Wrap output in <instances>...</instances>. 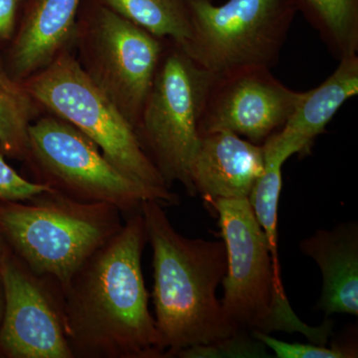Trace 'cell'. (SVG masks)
I'll list each match as a JSON object with an SVG mask.
<instances>
[{
  "label": "cell",
  "instance_id": "1",
  "mask_svg": "<svg viewBox=\"0 0 358 358\" xmlns=\"http://www.w3.org/2000/svg\"><path fill=\"white\" fill-rule=\"evenodd\" d=\"M141 212L96 250L62 292L73 358H166L141 270Z\"/></svg>",
  "mask_w": 358,
  "mask_h": 358
},
{
  "label": "cell",
  "instance_id": "2",
  "mask_svg": "<svg viewBox=\"0 0 358 358\" xmlns=\"http://www.w3.org/2000/svg\"><path fill=\"white\" fill-rule=\"evenodd\" d=\"M162 207L147 200L141 212L154 256L155 324L166 358L234 331L216 296L227 270L225 243L182 236Z\"/></svg>",
  "mask_w": 358,
  "mask_h": 358
},
{
  "label": "cell",
  "instance_id": "3",
  "mask_svg": "<svg viewBox=\"0 0 358 358\" xmlns=\"http://www.w3.org/2000/svg\"><path fill=\"white\" fill-rule=\"evenodd\" d=\"M207 203L217 213L227 251L220 303L233 331L300 333L315 345H326L333 322L326 319L320 326L310 327L294 313L248 199H219Z\"/></svg>",
  "mask_w": 358,
  "mask_h": 358
},
{
  "label": "cell",
  "instance_id": "4",
  "mask_svg": "<svg viewBox=\"0 0 358 358\" xmlns=\"http://www.w3.org/2000/svg\"><path fill=\"white\" fill-rule=\"evenodd\" d=\"M114 205L86 203L49 190L27 201H0V231L11 251L61 292L124 224Z\"/></svg>",
  "mask_w": 358,
  "mask_h": 358
},
{
  "label": "cell",
  "instance_id": "5",
  "mask_svg": "<svg viewBox=\"0 0 358 358\" xmlns=\"http://www.w3.org/2000/svg\"><path fill=\"white\" fill-rule=\"evenodd\" d=\"M23 162L34 182L77 201L114 205L122 214L140 212L147 200L164 206L179 203V197L150 189L120 173L93 141L51 113L44 112L30 126Z\"/></svg>",
  "mask_w": 358,
  "mask_h": 358
},
{
  "label": "cell",
  "instance_id": "6",
  "mask_svg": "<svg viewBox=\"0 0 358 358\" xmlns=\"http://www.w3.org/2000/svg\"><path fill=\"white\" fill-rule=\"evenodd\" d=\"M23 83L45 112L88 136L120 173L150 189L178 197L145 154L131 122L85 74L74 52H65Z\"/></svg>",
  "mask_w": 358,
  "mask_h": 358
},
{
  "label": "cell",
  "instance_id": "7",
  "mask_svg": "<svg viewBox=\"0 0 358 358\" xmlns=\"http://www.w3.org/2000/svg\"><path fill=\"white\" fill-rule=\"evenodd\" d=\"M210 75L173 40L166 39L154 81L134 131L169 188L194 195L190 164L200 136L199 122Z\"/></svg>",
  "mask_w": 358,
  "mask_h": 358
},
{
  "label": "cell",
  "instance_id": "8",
  "mask_svg": "<svg viewBox=\"0 0 358 358\" xmlns=\"http://www.w3.org/2000/svg\"><path fill=\"white\" fill-rule=\"evenodd\" d=\"M294 0H212L192 3V34L180 45L211 76L243 68L272 70L296 14Z\"/></svg>",
  "mask_w": 358,
  "mask_h": 358
},
{
  "label": "cell",
  "instance_id": "9",
  "mask_svg": "<svg viewBox=\"0 0 358 358\" xmlns=\"http://www.w3.org/2000/svg\"><path fill=\"white\" fill-rule=\"evenodd\" d=\"M164 42L96 0H82L73 47L75 57L134 129L154 81Z\"/></svg>",
  "mask_w": 358,
  "mask_h": 358
},
{
  "label": "cell",
  "instance_id": "10",
  "mask_svg": "<svg viewBox=\"0 0 358 358\" xmlns=\"http://www.w3.org/2000/svg\"><path fill=\"white\" fill-rule=\"evenodd\" d=\"M0 278L4 294L0 355L8 358H73L58 285L33 273L10 248L0 267Z\"/></svg>",
  "mask_w": 358,
  "mask_h": 358
},
{
  "label": "cell",
  "instance_id": "11",
  "mask_svg": "<svg viewBox=\"0 0 358 358\" xmlns=\"http://www.w3.org/2000/svg\"><path fill=\"white\" fill-rule=\"evenodd\" d=\"M301 95L267 68L210 75L200 113L199 136L227 131L263 145L286 124Z\"/></svg>",
  "mask_w": 358,
  "mask_h": 358
},
{
  "label": "cell",
  "instance_id": "12",
  "mask_svg": "<svg viewBox=\"0 0 358 358\" xmlns=\"http://www.w3.org/2000/svg\"><path fill=\"white\" fill-rule=\"evenodd\" d=\"M82 0H26L13 39L0 53L11 77L18 81L37 74L73 51Z\"/></svg>",
  "mask_w": 358,
  "mask_h": 358
},
{
  "label": "cell",
  "instance_id": "13",
  "mask_svg": "<svg viewBox=\"0 0 358 358\" xmlns=\"http://www.w3.org/2000/svg\"><path fill=\"white\" fill-rule=\"evenodd\" d=\"M264 169L263 145L227 131L205 134L190 164L193 193L206 202L248 199Z\"/></svg>",
  "mask_w": 358,
  "mask_h": 358
},
{
  "label": "cell",
  "instance_id": "14",
  "mask_svg": "<svg viewBox=\"0 0 358 358\" xmlns=\"http://www.w3.org/2000/svg\"><path fill=\"white\" fill-rule=\"evenodd\" d=\"M301 251L319 265L322 289L317 308L326 317L358 315V226L343 223L303 240Z\"/></svg>",
  "mask_w": 358,
  "mask_h": 358
},
{
  "label": "cell",
  "instance_id": "15",
  "mask_svg": "<svg viewBox=\"0 0 358 358\" xmlns=\"http://www.w3.org/2000/svg\"><path fill=\"white\" fill-rule=\"evenodd\" d=\"M357 94L358 56L355 55L339 60L338 68L326 81L303 92L286 124L266 141L289 157L306 154L341 106Z\"/></svg>",
  "mask_w": 358,
  "mask_h": 358
},
{
  "label": "cell",
  "instance_id": "16",
  "mask_svg": "<svg viewBox=\"0 0 358 358\" xmlns=\"http://www.w3.org/2000/svg\"><path fill=\"white\" fill-rule=\"evenodd\" d=\"M44 112L24 83L9 75L0 59V155L23 162L30 126Z\"/></svg>",
  "mask_w": 358,
  "mask_h": 358
},
{
  "label": "cell",
  "instance_id": "17",
  "mask_svg": "<svg viewBox=\"0 0 358 358\" xmlns=\"http://www.w3.org/2000/svg\"><path fill=\"white\" fill-rule=\"evenodd\" d=\"M150 34L183 45L192 34L194 0H96Z\"/></svg>",
  "mask_w": 358,
  "mask_h": 358
},
{
  "label": "cell",
  "instance_id": "18",
  "mask_svg": "<svg viewBox=\"0 0 358 358\" xmlns=\"http://www.w3.org/2000/svg\"><path fill=\"white\" fill-rule=\"evenodd\" d=\"M334 57L357 55L358 0H294Z\"/></svg>",
  "mask_w": 358,
  "mask_h": 358
},
{
  "label": "cell",
  "instance_id": "19",
  "mask_svg": "<svg viewBox=\"0 0 358 358\" xmlns=\"http://www.w3.org/2000/svg\"><path fill=\"white\" fill-rule=\"evenodd\" d=\"M176 357L181 358H258L270 357L267 348L252 334L237 331L222 339L208 343L189 346L179 350Z\"/></svg>",
  "mask_w": 358,
  "mask_h": 358
},
{
  "label": "cell",
  "instance_id": "20",
  "mask_svg": "<svg viewBox=\"0 0 358 358\" xmlns=\"http://www.w3.org/2000/svg\"><path fill=\"white\" fill-rule=\"evenodd\" d=\"M254 338L260 341L266 348L272 350L278 358H353L357 357V350L353 346L334 345L327 348L326 345L289 343L274 338L268 334L255 331Z\"/></svg>",
  "mask_w": 358,
  "mask_h": 358
},
{
  "label": "cell",
  "instance_id": "21",
  "mask_svg": "<svg viewBox=\"0 0 358 358\" xmlns=\"http://www.w3.org/2000/svg\"><path fill=\"white\" fill-rule=\"evenodd\" d=\"M51 188L21 176L0 155V201H27Z\"/></svg>",
  "mask_w": 358,
  "mask_h": 358
},
{
  "label": "cell",
  "instance_id": "22",
  "mask_svg": "<svg viewBox=\"0 0 358 358\" xmlns=\"http://www.w3.org/2000/svg\"><path fill=\"white\" fill-rule=\"evenodd\" d=\"M26 0H0V53L13 39Z\"/></svg>",
  "mask_w": 358,
  "mask_h": 358
},
{
  "label": "cell",
  "instance_id": "23",
  "mask_svg": "<svg viewBox=\"0 0 358 358\" xmlns=\"http://www.w3.org/2000/svg\"><path fill=\"white\" fill-rule=\"evenodd\" d=\"M8 249V245H7L3 235H2L1 231H0V267H1V264L3 262L4 257H6Z\"/></svg>",
  "mask_w": 358,
  "mask_h": 358
},
{
  "label": "cell",
  "instance_id": "24",
  "mask_svg": "<svg viewBox=\"0 0 358 358\" xmlns=\"http://www.w3.org/2000/svg\"><path fill=\"white\" fill-rule=\"evenodd\" d=\"M4 310L3 287H2L1 278H0V324H1L2 315Z\"/></svg>",
  "mask_w": 358,
  "mask_h": 358
}]
</instances>
